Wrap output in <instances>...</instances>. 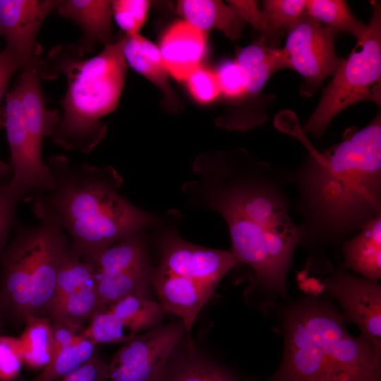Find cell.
<instances>
[{
	"label": "cell",
	"instance_id": "6da1fadb",
	"mask_svg": "<svg viewBox=\"0 0 381 381\" xmlns=\"http://www.w3.org/2000/svg\"><path fill=\"white\" fill-rule=\"evenodd\" d=\"M192 169L195 179L182 186L188 201L223 217L231 253L252 270L253 285L270 306L289 299L287 277L303 232L290 215L286 169L242 147L201 155Z\"/></svg>",
	"mask_w": 381,
	"mask_h": 381
},
{
	"label": "cell",
	"instance_id": "7a4b0ae2",
	"mask_svg": "<svg viewBox=\"0 0 381 381\" xmlns=\"http://www.w3.org/2000/svg\"><path fill=\"white\" fill-rule=\"evenodd\" d=\"M297 192L295 211L302 219L306 271L327 275L344 241L381 215V117L349 131L322 152L311 151L286 169Z\"/></svg>",
	"mask_w": 381,
	"mask_h": 381
},
{
	"label": "cell",
	"instance_id": "3957f363",
	"mask_svg": "<svg viewBox=\"0 0 381 381\" xmlns=\"http://www.w3.org/2000/svg\"><path fill=\"white\" fill-rule=\"evenodd\" d=\"M47 164L52 186L30 199L33 212L54 219L69 236L72 248L85 259L94 263L122 238L162 226L161 217L119 193L123 179L113 167L72 164L61 155L52 156Z\"/></svg>",
	"mask_w": 381,
	"mask_h": 381
},
{
	"label": "cell",
	"instance_id": "277c9868",
	"mask_svg": "<svg viewBox=\"0 0 381 381\" xmlns=\"http://www.w3.org/2000/svg\"><path fill=\"white\" fill-rule=\"evenodd\" d=\"M345 324L327 298L309 296L289 304L282 361L264 381H381V356Z\"/></svg>",
	"mask_w": 381,
	"mask_h": 381
},
{
	"label": "cell",
	"instance_id": "5b68a950",
	"mask_svg": "<svg viewBox=\"0 0 381 381\" xmlns=\"http://www.w3.org/2000/svg\"><path fill=\"white\" fill-rule=\"evenodd\" d=\"M127 35L104 47L93 57L85 58L78 44L58 45L41 59L42 79L67 80L66 93L60 101V121L52 141L61 147L87 154L105 138L107 126L102 119L118 107L126 73L123 48Z\"/></svg>",
	"mask_w": 381,
	"mask_h": 381
},
{
	"label": "cell",
	"instance_id": "8992f818",
	"mask_svg": "<svg viewBox=\"0 0 381 381\" xmlns=\"http://www.w3.org/2000/svg\"><path fill=\"white\" fill-rule=\"evenodd\" d=\"M39 223L14 225L1 257L0 304L6 320L25 324L27 316L50 318L57 275L71 243L50 216L33 212Z\"/></svg>",
	"mask_w": 381,
	"mask_h": 381
},
{
	"label": "cell",
	"instance_id": "52a82bcc",
	"mask_svg": "<svg viewBox=\"0 0 381 381\" xmlns=\"http://www.w3.org/2000/svg\"><path fill=\"white\" fill-rule=\"evenodd\" d=\"M371 20L364 35L342 61L303 131L322 138L333 119L346 107L365 100L380 105L381 6L372 1Z\"/></svg>",
	"mask_w": 381,
	"mask_h": 381
},
{
	"label": "cell",
	"instance_id": "ba28073f",
	"mask_svg": "<svg viewBox=\"0 0 381 381\" xmlns=\"http://www.w3.org/2000/svg\"><path fill=\"white\" fill-rule=\"evenodd\" d=\"M286 35L282 49L288 67L303 77L301 92L310 95L324 80L334 75L342 61L335 52V34L305 13Z\"/></svg>",
	"mask_w": 381,
	"mask_h": 381
},
{
	"label": "cell",
	"instance_id": "9c48e42d",
	"mask_svg": "<svg viewBox=\"0 0 381 381\" xmlns=\"http://www.w3.org/2000/svg\"><path fill=\"white\" fill-rule=\"evenodd\" d=\"M322 290L342 309L344 322L356 325L361 336L381 356V285L351 272L337 263L320 279Z\"/></svg>",
	"mask_w": 381,
	"mask_h": 381
},
{
	"label": "cell",
	"instance_id": "30bf717a",
	"mask_svg": "<svg viewBox=\"0 0 381 381\" xmlns=\"http://www.w3.org/2000/svg\"><path fill=\"white\" fill-rule=\"evenodd\" d=\"M11 153L13 176L10 188L23 200L49 190L52 177L42 159V152L33 143L25 125L18 87L6 93L4 126Z\"/></svg>",
	"mask_w": 381,
	"mask_h": 381
},
{
	"label": "cell",
	"instance_id": "8fae6325",
	"mask_svg": "<svg viewBox=\"0 0 381 381\" xmlns=\"http://www.w3.org/2000/svg\"><path fill=\"white\" fill-rule=\"evenodd\" d=\"M186 332L180 321L135 335L111 358L109 381H155Z\"/></svg>",
	"mask_w": 381,
	"mask_h": 381
},
{
	"label": "cell",
	"instance_id": "7c38bea8",
	"mask_svg": "<svg viewBox=\"0 0 381 381\" xmlns=\"http://www.w3.org/2000/svg\"><path fill=\"white\" fill-rule=\"evenodd\" d=\"M176 229L167 227L157 238L158 268L216 289L224 277L238 265L231 251L202 247L183 239Z\"/></svg>",
	"mask_w": 381,
	"mask_h": 381
},
{
	"label": "cell",
	"instance_id": "4fadbf2b",
	"mask_svg": "<svg viewBox=\"0 0 381 381\" xmlns=\"http://www.w3.org/2000/svg\"><path fill=\"white\" fill-rule=\"evenodd\" d=\"M61 0H0V36L24 68L40 59L37 35Z\"/></svg>",
	"mask_w": 381,
	"mask_h": 381
},
{
	"label": "cell",
	"instance_id": "5bb4252c",
	"mask_svg": "<svg viewBox=\"0 0 381 381\" xmlns=\"http://www.w3.org/2000/svg\"><path fill=\"white\" fill-rule=\"evenodd\" d=\"M164 312L181 319L186 332H190L202 308L215 289L195 280L175 275L158 267L152 282Z\"/></svg>",
	"mask_w": 381,
	"mask_h": 381
},
{
	"label": "cell",
	"instance_id": "9a60e30c",
	"mask_svg": "<svg viewBox=\"0 0 381 381\" xmlns=\"http://www.w3.org/2000/svg\"><path fill=\"white\" fill-rule=\"evenodd\" d=\"M207 37L208 33L185 20L169 26L163 33L158 47L169 74L178 81H185L201 66Z\"/></svg>",
	"mask_w": 381,
	"mask_h": 381
},
{
	"label": "cell",
	"instance_id": "2e32d148",
	"mask_svg": "<svg viewBox=\"0 0 381 381\" xmlns=\"http://www.w3.org/2000/svg\"><path fill=\"white\" fill-rule=\"evenodd\" d=\"M41 58L23 68L17 86L26 129L35 147L42 152L44 139L52 136L61 112L46 107L40 71Z\"/></svg>",
	"mask_w": 381,
	"mask_h": 381
},
{
	"label": "cell",
	"instance_id": "e0dca14e",
	"mask_svg": "<svg viewBox=\"0 0 381 381\" xmlns=\"http://www.w3.org/2000/svg\"><path fill=\"white\" fill-rule=\"evenodd\" d=\"M56 10L81 29L78 45L84 52H92L97 44L104 47L114 42L111 1L61 0Z\"/></svg>",
	"mask_w": 381,
	"mask_h": 381
},
{
	"label": "cell",
	"instance_id": "ac0fdd59",
	"mask_svg": "<svg viewBox=\"0 0 381 381\" xmlns=\"http://www.w3.org/2000/svg\"><path fill=\"white\" fill-rule=\"evenodd\" d=\"M123 52L127 65L159 89L164 107L171 112L180 111L181 102L169 83L158 47L140 34L127 35Z\"/></svg>",
	"mask_w": 381,
	"mask_h": 381
},
{
	"label": "cell",
	"instance_id": "d6986e66",
	"mask_svg": "<svg viewBox=\"0 0 381 381\" xmlns=\"http://www.w3.org/2000/svg\"><path fill=\"white\" fill-rule=\"evenodd\" d=\"M341 266L370 280L381 277V215L376 217L341 245Z\"/></svg>",
	"mask_w": 381,
	"mask_h": 381
},
{
	"label": "cell",
	"instance_id": "ffe728a7",
	"mask_svg": "<svg viewBox=\"0 0 381 381\" xmlns=\"http://www.w3.org/2000/svg\"><path fill=\"white\" fill-rule=\"evenodd\" d=\"M176 11L195 28L207 33L217 29L231 40L241 37L245 25L235 11L222 1L181 0L177 3Z\"/></svg>",
	"mask_w": 381,
	"mask_h": 381
},
{
	"label": "cell",
	"instance_id": "44dd1931",
	"mask_svg": "<svg viewBox=\"0 0 381 381\" xmlns=\"http://www.w3.org/2000/svg\"><path fill=\"white\" fill-rule=\"evenodd\" d=\"M234 61L246 77L247 95L260 92L274 72L289 68L282 49L270 47L262 36L238 49Z\"/></svg>",
	"mask_w": 381,
	"mask_h": 381
},
{
	"label": "cell",
	"instance_id": "7402d4cb",
	"mask_svg": "<svg viewBox=\"0 0 381 381\" xmlns=\"http://www.w3.org/2000/svg\"><path fill=\"white\" fill-rule=\"evenodd\" d=\"M155 381H243L217 361L198 353L175 350Z\"/></svg>",
	"mask_w": 381,
	"mask_h": 381
},
{
	"label": "cell",
	"instance_id": "603a6c76",
	"mask_svg": "<svg viewBox=\"0 0 381 381\" xmlns=\"http://www.w3.org/2000/svg\"><path fill=\"white\" fill-rule=\"evenodd\" d=\"M154 272L150 261L114 274L96 272L99 311L128 296H147Z\"/></svg>",
	"mask_w": 381,
	"mask_h": 381
},
{
	"label": "cell",
	"instance_id": "cb8c5ba5",
	"mask_svg": "<svg viewBox=\"0 0 381 381\" xmlns=\"http://www.w3.org/2000/svg\"><path fill=\"white\" fill-rule=\"evenodd\" d=\"M145 231L129 234L116 241L95 261L99 274H114L150 261Z\"/></svg>",
	"mask_w": 381,
	"mask_h": 381
},
{
	"label": "cell",
	"instance_id": "d4e9b609",
	"mask_svg": "<svg viewBox=\"0 0 381 381\" xmlns=\"http://www.w3.org/2000/svg\"><path fill=\"white\" fill-rule=\"evenodd\" d=\"M18 338L23 364L35 371L43 370L50 362L52 354L50 318L27 316L24 330Z\"/></svg>",
	"mask_w": 381,
	"mask_h": 381
},
{
	"label": "cell",
	"instance_id": "484cf974",
	"mask_svg": "<svg viewBox=\"0 0 381 381\" xmlns=\"http://www.w3.org/2000/svg\"><path fill=\"white\" fill-rule=\"evenodd\" d=\"M123 326L135 336L159 325L164 310L160 303L147 296L131 295L108 306Z\"/></svg>",
	"mask_w": 381,
	"mask_h": 381
},
{
	"label": "cell",
	"instance_id": "4316f807",
	"mask_svg": "<svg viewBox=\"0 0 381 381\" xmlns=\"http://www.w3.org/2000/svg\"><path fill=\"white\" fill-rule=\"evenodd\" d=\"M335 35L349 33L357 40L365 33L367 25L358 20L342 0H306V12Z\"/></svg>",
	"mask_w": 381,
	"mask_h": 381
},
{
	"label": "cell",
	"instance_id": "83f0119b",
	"mask_svg": "<svg viewBox=\"0 0 381 381\" xmlns=\"http://www.w3.org/2000/svg\"><path fill=\"white\" fill-rule=\"evenodd\" d=\"M96 344L80 334L69 346L55 354L48 365L34 378L22 381H54L71 373L97 352Z\"/></svg>",
	"mask_w": 381,
	"mask_h": 381
},
{
	"label": "cell",
	"instance_id": "f1b7e54d",
	"mask_svg": "<svg viewBox=\"0 0 381 381\" xmlns=\"http://www.w3.org/2000/svg\"><path fill=\"white\" fill-rule=\"evenodd\" d=\"M81 334L95 344L125 343L133 336L109 310L96 313Z\"/></svg>",
	"mask_w": 381,
	"mask_h": 381
},
{
	"label": "cell",
	"instance_id": "f546056e",
	"mask_svg": "<svg viewBox=\"0 0 381 381\" xmlns=\"http://www.w3.org/2000/svg\"><path fill=\"white\" fill-rule=\"evenodd\" d=\"M261 11L272 30L281 36L305 13L306 0H266Z\"/></svg>",
	"mask_w": 381,
	"mask_h": 381
},
{
	"label": "cell",
	"instance_id": "4dcf8cb0",
	"mask_svg": "<svg viewBox=\"0 0 381 381\" xmlns=\"http://www.w3.org/2000/svg\"><path fill=\"white\" fill-rule=\"evenodd\" d=\"M150 1L147 0L111 1L112 16L128 36L139 34L147 20Z\"/></svg>",
	"mask_w": 381,
	"mask_h": 381
},
{
	"label": "cell",
	"instance_id": "1f68e13d",
	"mask_svg": "<svg viewBox=\"0 0 381 381\" xmlns=\"http://www.w3.org/2000/svg\"><path fill=\"white\" fill-rule=\"evenodd\" d=\"M226 2L242 20L253 25L260 36L267 40L270 47L279 48L280 35L272 30L255 1L230 0Z\"/></svg>",
	"mask_w": 381,
	"mask_h": 381
},
{
	"label": "cell",
	"instance_id": "d6a6232c",
	"mask_svg": "<svg viewBox=\"0 0 381 381\" xmlns=\"http://www.w3.org/2000/svg\"><path fill=\"white\" fill-rule=\"evenodd\" d=\"M191 96L200 104L212 102L221 95L214 71L200 66L186 80Z\"/></svg>",
	"mask_w": 381,
	"mask_h": 381
},
{
	"label": "cell",
	"instance_id": "836d02e7",
	"mask_svg": "<svg viewBox=\"0 0 381 381\" xmlns=\"http://www.w3.org/2000/svg\"><path fill=\"white\" fill-rule=\"evenodd\" d=\"M221 94L228 99H238L247 95L246 77L235 62L225 61L214 71Z\"/></svg>",
	"mask_w": 381,
	"mask_h": 381
},
{
	"label": "cell",
	"instance_id": "e575fe53",
	"mask_svg": "<svg viewBox=\"0 0 381 381\" xmlns=\"http://www.w3.org/2000/svg\"><path fill=\"white\" fill-rule=\"evenodd\" d=\"M21 200V196L10 188L8 183L0 182V260L16 222V210Z\"/></svg>",
	"mask_w": 381,
	"mask_h": 381
},
{
	"label": "cell",
	"instance_id": "d590c367",
	"mask_svg": "<svg viewBox=\"0 0 381 381\" xmlns=\"http://www.w3.org/2000/svg\"><path fill=\"white\" fill-rule=\"evenodd\" d=\"M22 348L18 337L0 335V381H12L23 365Z\"/></svg>",
	"mask_w": 381,
	"mask_h": 381
},
{
	"label": "cell",
	"instance_id": "8d00e7d4",
	"mask_svg": "<svg viewBox=\"0 0 381 381\" xmlns=\"http://www.w3.org/2000/svg\"><path fill=\"white\" fill-rule=\"evenodd\" d=\"M109 364L104 363L97 351L90 360L60 381H109Z\"/></svg>",
	"mask_w": 381,
	"mask_h": 381
},
{
	"label": "cell",
	"instance_id": "74e56055",
	"mask_svg": "<svg viewBox=\"0 0 381 381\" xmlns=\"http://www.w3.org/2000/svg\"><path fill=\"white\" fill-rule=\"evenodd\" d=\"M24 65L5 48L0 52V128L4 126V107L1 102L13 75L22 70Z\"/></svg>",
	"mask_w": 381,
	"mask_h": 381
},
{
	"label": "cell",
	"instance_id": "f35d334b",
	"mask_svg": "<svg viewBox=\"0 0 381 381\" xmlns=\"http://www.w3.org/2000/svg\"><path fill=\"white\" fill-rule=\"evenodd\" d=\"M51 329L53 343L52 358L60 350L77 340L81 334L78 330L56 320H51Z\"/></svg>",
	"mask_w": 381,
	"mask_h": 381
},
{
	"label": "cell",
	"instance_id": "ab89813d",
	"mask_svg": "<svg viewBox=\"0 0 381 381\" xmlns=\"http://www.w3.org/2000/svg\"><path fill=\"white\" fill-rule=\"evenodd\" d=\"M12 176L13 172L11 165L0 159V182L8 183Z\"/></svg>",
	"mask_w": 381,
	"mask_h": 381
},
{
	"label": "cell",
	"instance_id": "60d3db41",
	"mask_svg": "<svg viewBox=\"0 0 381 381\" xmlns=\"http://www.w3.org/2000/svg\"><path fill=\"white\" fill-rule=\"evenodd\" d=\"M5 315L3 311L2 307L0 304V335H2L4 332V321H5Z\"/></svg>",
	"mask_w": 381,
	"mask_h": 381
}]
</instances>
